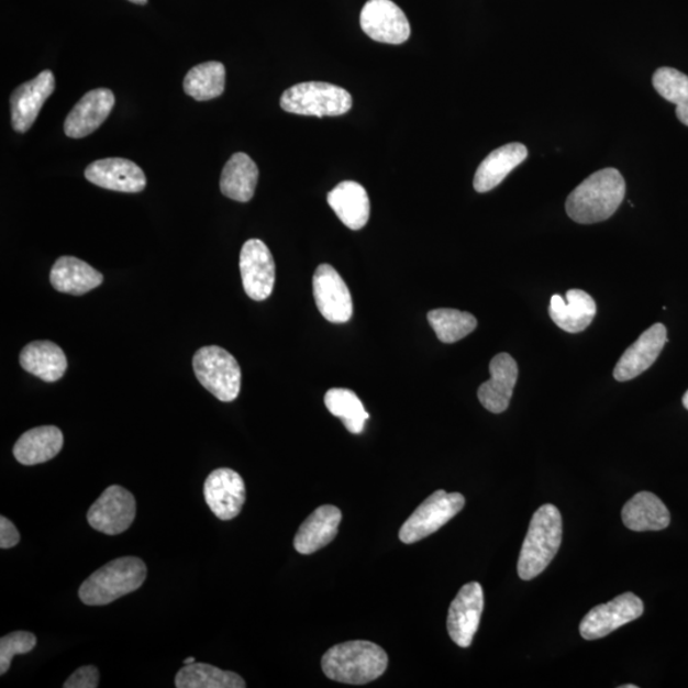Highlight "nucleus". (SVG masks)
<instances>
[{
  "instance_id": "nucleus-15",
  "label": "nucleus",
  "mask_w": 688,
  "mask_h": 688,
  "mask_svg": "<svg viewBox=\"0 0 688 688\" xmlns=\"http://www.w3.org/2000/svg\"><path fill=\"white\" fill-rule=\"evenodd\" d=\"M54 90L55 78L52 70H44L30 82L15 88L11 96L12 126L15 132L30 131Z\"/></svg>"
},
{
  "instance_id": "nucleus-10",
  "label": "nucleus",
  "mask_w": 688,
  "mask_h": 688,
  "mask_svg": "<svg viewBox=\"0 0 688 688\" xmlns=\"http://www.w3.org/2000/svg\"><path fill=\"white\" fill-rule=\"evenodd\" d=\"M240 274L244 290L254 301H264L274 292L276 264L268 246L258 238H251L240 253Z\"/></svg>"
},
{
  "instance_id": "nucleus-4",
  "label": "nucleus",
  "mask_w": 688,
  "mask_h": 688,
  "mask_svg": "<svg viewBox=\"0 0 688 688\" xmlns=\"http://www.w3.org/2000/svg\"><path fill=\"white\" fill-rule=\"evenodd\" d=\"M147 578V566L138 557H120L95 572L79 588L87 606H107L140 589Z\"/></svg>"
},
{
  "instance_id": "nucleus-36",
  "label": "nucleus",
  "mask_w": 688,
  "mask_h": 688,
  "mask_svg": "<svg viewBox=\"0 0 688 688\" xmlns=\"http://www.w3.org/2000/svg\"><path fill=\"white\" fill-rule=\"evenodd\" d=\"M18 528L5 517L0 518V548L10 550L20 543Z\"/></svg>"
},
{
  "instance_id": "nucleus-14",
  "label": "nucleus",
  "mask_w": 688,
  "mask_h": 688,
  "mask_svg": "<svg viewBox=\"0 0 688 688\" xmlns=\"http://www.w3.org/2000/svg\"><path fill=\"white\" fill-rule=\"evenodd\" d=\"M204 499L212 513L221 520H231L242 513L246 492L245 484L237 471L219 468L207 477Z\"/></svg>"
},
{
  "instance_id": "nucleus-24",
  "label": "nucleus",
  "mask_w": 688,
  "mask_h": 688,
  "mask_svg": "<svg viewBox=\"0 0 688 688\" xmlns=\"http://www.w3.org/2000/svg\"><path fill=\"white\" fill-rule=\"evenodd\" d=\"M622 520L631 531L658 532L669 525L670 514L657 495L643 491L625 503Z\"/></svg>"
},
{
  "instance_id": "nucleus-17",
  "label": "nucleus",
  "mask_w": 688,
  "mask_h": 688,
  "mask_svg": "<svg viewBox=\"0 0 688 688\" xmlns=\"http://www.w3.org/2000/svg\"><path fill=\"white\" fill-rule=\"evenodd\" d=\"M667 342L666 326L661 323L651 326L621 356L613 370L614 379L629 381L637 378L657 362Z\"/></svg>"
},
{
  "instance_id": "nucleus-39",
  "label": "nucleus",
  "mask_w": 688,
  "mask_h": 688,
  "mask_svg": "<svg viewBox=\"0 0 688 688\" xmlns=\"http://www.w3.org/2000/svg\"><path fill=\"white\" fill-rule=\"evenodd\" d=\"M193 663H196V658H193V657H190V658H187L186 661H184V664H193Z\"/></svg>"
},
{
  "instance_id": "nucleus-26",
  "label": "nucleus",
  "mask_w": 688,
  "mask_h": 688,
  "mask_svg": "<svg viewBox=\"0 0 688 688\" xmlns=\"http://www.w3.org/2000/svg\"><path fill=\"white\" fill-rule=\"evenodd\" d=\"M64 444L62 431L55 426L31 429L14 444L13 454L23 466H36L57 457Z\"/></svg>"
},
{
  "instance_id": "nucleus-6",
  "label": "nucleus",
  "mask_w": 688,
  "mask_h": 688,
  "mask_svg": "<svg viewBox=\"0 0 688 688\" xmlns=\"http://www.w3.org/2000/svg\"><path fill=\"white\" fill-rule=\"evenodd\" d=\"M197 379L221 402H232L242 390V369L236 358L219 346H207L193 357Z\"/></svg>"
},
{
  "instance_id": "nucleus-5",
  "label": "nucleus",
  "mask_w": 688,
  "mask_h": 688,
  "mask_svg": "<svg viewBox=\"0 0 688 688\" xmlns=\"http://www.w3.org/2000/svg\"><path fill=\"white\" fill-rule=\"evenodd\" d=\"M281 108L303 116H340L348 113L352 98L344 88L325 82H306L286 90Z\"/></svg>"
},
{
  "instance_id": "nucleus-8",
  "label": "nucleus",
  "mask_w": 688,
  "mask_h": 688,
  "mask_svg": "<svg viewBox=\"0 0 688 688\" xmlns=\"http://www.w3.org/2000/svg\"><path fill=\"white\" fill-rule=\"evenodd\" d=\"M644 603L634 593H623L611 602L599 604L590 610L580 622V634L586 640H597L642 618Z\"/></svg>"
},
{
  "instance_id": "nucleus-11",
  "label": "nucleus",
  "mask_w": 688,
  "mask_h": 688,
  "mask_svg": "<svg viewBox=\"0 0 688 688\" xmlns=\"http://www.w3.org/2000/svg\"><path fill=\"white\" fill-rule=\"evenodd\" d=\"M359 22L365 34L378 43L401 45L411 36L407 15L391 0H369Z\"/></svg>"
},
{
  "instance_id": "nucleus-33",
  "label": "nucleus",
  "mask_w": 688,
  "mask_h": 688,
  "mask_svg": "<svg viewBox=\"0 0 688 688\" xmlns=\"http://www.w3.org/2000/svg\"><path fill=\"white\" fill-rule=\"evenodd\" d=\"M653 86L663 99L677 106L679 122L688 126V76L675 68L662 67L653 76Z\"/></svg>"
},
{
  "instance_id": "nucleus-20",
  "label": "nucleus",
  "mask_w": 688,
  "mask_h": 688,
  "mask_svg": "<svg viewBox=\"0 0 688 688\" xmlns=\"http://www.w3.org/2000/svg\"><path fill=\"white\" fill-rule=\"evenodd\" d=\"M548 311L559 330L574 334L586 331L593 322L597 303L586 291L569 290L566 301L559 295L552 296Z\"/></svg>"
},
{
  "instance_id": "nucleus-12",
  "label": "nucleus",
  "mask_w": 688,
  "mask_h": 688,
  "mask_svg": "<svg viewBox=\"0 0 688 688\" xmlns=\"http://www.w3.org/2000/svg\"><path fill=\"white\" fill-rule=\"evenodd\" d=\"M317 307L328 322L343 324L354 314V301L346 282L330 264H320L313 277Z\"/></svg>"
},
{
  "instance_id": "nucleus-31",
  "label": "nucleus",
  "mask_w": 688,
  "mask_h": 688,
  "mask_svg": "<svg viewBox=\"0 0 688 688\" xmlns=\"http://www.w3.org/2000/svg\"><path fill=\"white\" fill-rule=\"evenodd\" d=\"M324 403L328 411L342 420L351 434H362L370 415L365 411L364 403L355 391L343 388L331 389L326 391Z\"/></svg>"
},
{
  "instance_id": "nucleus-9",
  "label": "nucleus",
  "mask_w": 688,
  "mask_h": 688,
  "mask_svg": "<svg viewBox=\"0 0 688 688\" xmlns=\"http://www.w3.org/2000/svg\"><path fill=\"white\" fill-rule=\"evenodd\" d=\"M137 514L132 492L122 486H110L88 510L87 520L93 530L108 535L127 531Z\"/></svg>"
},
{
  "instance_id": "nucleus-29",
  "label": "nucleus",
  "mask_w": 688,
  "mask_h": 688,
  "mask_svg": "<svg viewBox=\"0 0 688 688\" xmlns=\"http://www.w3.org/2000/svg\"><path fill=\"white\" fill-rule=\"evenodd\" d=\"M178 688H245L243 677L206 663L186 664L175 677Z\"/></svg>"
},
{
  "instance_id": "nucleus-27",
  "label": "nucleus",
  "mask_w": 688,
  "mask_h": 688,
  "mask_svg": "<svg viewBox=\"0 0 688 688\" xmlns=\"http://www.w3.org/2000/svg\"><path fill=\"white\" fill-rule=\"evenodd\" d=\"M102 281L99 270L75 257L59 258L51 271L52 286L62 293L81 296L95 290Z\"/></svg>"
},
{
  "instance_id": "nucleus-37",
  "label": "nucleus",
  "mask_w": 688,
  "mask_h": 688,
  "mask_svg": "<svg viewBox=\"0 0 688 688\" xmlns=\"http://www.w3.org/2000/svg\"><path fill=\"white\" fill-rule=\"evenodd\" d=\"M683 403L686 408V410H688V390L686 391L684 398H683Z\"/></svg>"
},
{
  "instance_id": "nucleus-22",
  "label": "nucleus",
  "mask_w": 688,
  "mask_h": 688,
  "mask_svg": "<svg viewBox=\"0 0 688 688\" xmlns=\"http://www.w3.org/2000/svg\"><path fill=\"white\" fill-rule=\"evenodd\" d=\"M328 203L343 225L351 230H362L370 219L369 196L362 184L356 181L339 184L328 195Z\"/></svg>"
},
{
  "instance_id": "nucleus-16",
  "label": "nucleus",
  "mask_w": 688,
  "mask_h": 688,
  "mask_svg": "<svg viewBox=\"0 0 688 688\" xmlns=\"http://www.w3.org/2000/svg\"><path fill=\"white\" fill-rule=\"evenodd\" d=\"M85 176L95 186L120 193H141L147 186L141 167L126 158L99 159L87 166Z\"/></svg>"
},
{
  "instance_id": "nucleus-13",
  "label": "nucleus",
  "mask_w": 688,
  "mask_h": 688,
  "mask_svg": "<svg viewBox=\"0 0 688 688\" xmlns=\"http://www.w3.org/2000/svg\"><path fill=\"white\" fill-rule=\"evenodd\" d=\"M485 598L481 584L471 581L466 584L450 608L447 614V632L455 644L460 647L470 646L479 628L484 612Z\"/></svg>"
},
{
  "instance_id": "nucleus-19",
  "label": "nucleus",
  "mask_w": 688,
  "mask_h": 688,
  "mask_svg": "<svg viewBox=\"0 0 688 688\" xmlns=\"http://www.w3.org/2000/svg\"><path fill=\"white\" fill-rule=\"evenodd\" d=\"M491 379L478 389L479 402L491 413H502L509 408L518 381V364L509 354H499L490 364Z\"/></svg>"
},
{
  "instance_id": "nucleus-28",
  "label": "nucleus",
  "mask_w": 688,
  "mask_h": 688,
  "mask_svg": "<svg viewBox=\"0 0 688 688\" xmlns=\"http://www.w3.org/2000/svg\"><path fill=\"white\" fill-rule=\"evenodd\" d=\"M258 179L257 164L249 156L238 152L223 167L220 188L222 195L232 201L246 203L254 197Z\"/></svg>"
},
{
  "instance_id": "nucleus-23",
  "label": "nucleus",
  "mask_w": 688,
  "mask_h": 688,
  "mask_svg": "<svg viewBox=\"0 0 688 688\" xmlns=\"http://www.w3.org/2000/svg\"><path fill=\"white\" fill-rule=\"evenodd\" d=\"M528 157V149L522 143H509L491 152L475 175L474 187L478 193H487L500 186L507 176L523 164Z\"/></svg>"
},
{
  "instance_id": "nucleus-38",
  "label": "nucleus",
  "mask_w": 688,
  "mask_h": 688,
  "mask_svg": "<svg viewBox=\"0 0 688 688\" xmlns=\"http://www.w3.org/2000/svg\"><path fill=\"white\" fill-rule=\"evenodd\" d=\"M130 2L134 3V4H141L144 5L148 2V0H130Z\"/></svg>"
},
{
  "instance_id": "nucleus-25",
  "label": "nucleus",
  "mask_w": 688,
  "mask_h": 688,
  "mask_svg": "<svg viewBox=\"0 0 688 688\" xmlns=\"http://www.w3.org/2000/svg\"><path fill=\"white\" fill-rule=\"evenodd\" d=\"M20 364L23 370L46 382L58 381L68 369L67 357L63 349L51 341L29 343L21 351Z\"/></svg>"
},
{
  "instance_id": "nucleus-32",
  "label": "nucleus",
  "mask_w": 688,
  "mask_h": 688,
  "mask_svg": "<svg viewBox=\"0 0 688 688\" xmlns=\"http://www.w3.org/2000/svg\"><path fill=\"white\" fill-rule=\"evenodd\" d=\"M428 320L439 341L447 344L466 339L478 324L474 315L455 309L431 310Z\"/></svg>"
},
{
  "instance_id": "nucleus-1",
  "label": "nucleus",
  "mask_w": 688,
  "mask_h": 688,
  "mask_svg": "<svg viewBox=\"0 0 688 688\" xmlns=\"http://www.w3.org/2000/svg\"><path fill=\"white\" fill-rule=\"evenodd\" d=\"M626 195V182L619 170L608 167L590 175L566 201V213L581 225L603 222L619 210Z\"/></svg>"
},
{
  "instance_id": "nucleus-21",
  "label": "nucleus",
  "mask_w": 688,
  "mask_h": 688,
  "mask_svg": "<svg viewBox=\"0 0 688 688\" xmlns=\"http://www.w3.org/2000/svg\"><path fill=\"white\" fill-rule=\"evenodd\" d=\"M342 520L341 510L333 506L318 508L295 535V550L301 555H311L337 537Z\"/></svg>"
},
{
  "instance_id": "nucleus-3",
  "label": "nucleus",
  "mask_w": 688,
  "mask_h": 688,
  "mask_svg": "<svg viewBox=\"0 0 688 688\" xmlns=\"http://www.w3.org/2000/svg\"><path fill=\"white\" fill-rule=\"evenodd\" d=\"M563 541V518L551 503L535 511L520 551L518 575L532 580L547 569Z\"/></svg>"
},
{
  "instance_id": "nucleus-2",
  "label": "nucleus",
  "mask_w": 688,
  "mask_h": 688,
  "mask_svg": "<svg viewBox=\"0 0 688 688\" xmlns=\"http://www.w3.org/2000/svg\"><path fill=\"white\" fill-rule=\"evenodd\" d=\"M388 654L381 646L366 640L334 645L323 655L322 668L332 681L366 685L384 675Z\"/></svg>"
},
{
  "instance_id": "nucleus-35",
  "label": "nucleus",
  "mask_w": 688,
  "mask_h": 688,
  "mask_svg": "<svg viewBox=\"0 0 688 688\" xmlns=\"http://www.w3.org/2000/svg\"><path fill=\"white\" fill-rule=\"evenodd\" d=\"M100 674L99 669L93 666H85L78 668L74 675H71L64 688H96L99 687Z\"/></svg>"
},
{
  "instance_id": "nucleus-30",
  "label": "nucleus",
  "mask_w": 688,
  "mask_h": 688,
  "mask_svg": "<svg viewBox=\"0 0 688 688\" xmlns=\"http://www.w3.org/2000/svg\"><path fill=\"white\" fill-rule=\"evenodd\" d=\"M226 69L222 63L208 62L191 68L184 79V91L197 101H208L225 91Z\"/></svg>"
},
{
  "instance_id": "nucleus-18",
  "label": "nucleus",
  "mask_w": 688,
  "mask_h": 688,
  "mask_svg": "<svg viewBox=\"0 0 688 688\" xmlns=\"http://www.w3.org/2000/svg\"><path fill=\"white\" fill-rule=\"evenodd\" d=\"M114 106L115 96L108 88L87 92L64 122V133L75 140L87 137L106 122Z\"/></svg>"
},
{
  "instance_id": "nucleus-7",
  "label": "nucleus",
  "mask_w": 688,
  "mask_h": 688,
  "mask_svg": "<svg viewBox=\"0 0 688 688\" xmlns=\"http://www.w3.org/2000/svg\"><path fill=\"white\" fill-rule=\"evenodd\" d=\"M464 506H466V499L462 493H447L444 490L432 493L406 520L399 531V540L406 545H412L429 537L458 515Z\"/></svg>"
},
{
  "instance_id": "nucleus-40",
  "label": "nucleus",
  "mask_w": 688,
  "mask_h": 688,
  "mask_svg": "<svg viewBox=\"0 0 688 688\" xmlns=\"http://www.w3.org/2000/svg\"><path fill=\"white\" fill-rule=\"evenodd\" d=\"M622 688H636L637 686L635 685H625V686H621Z\"/></svg>"
},
{
  "instance_id": "nucleus-34",
  "label": "nucleus",
  "mask_w": 688,
  "mask_h": 688,
  "mask_svg": "<svg viewBox=\"0 0 688 688\" xmlns=\"http://www.w3.org/2000/svg\"><path fill=\"white\" fill-rule=\"evenodd\" d=\"M37 644V639L29 631H14L0 639V675H5L15 655L27 654Z\"/></svg>"
}]
</instances>
